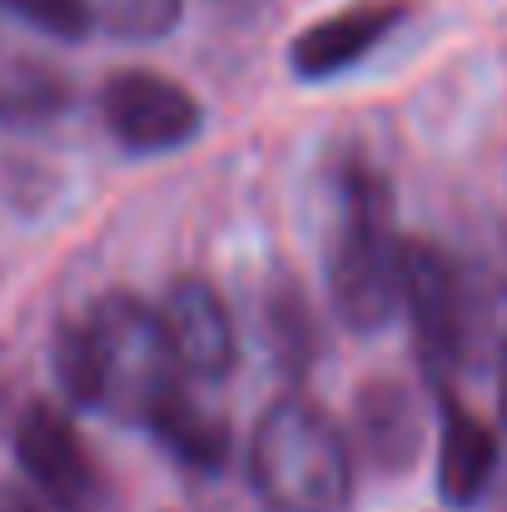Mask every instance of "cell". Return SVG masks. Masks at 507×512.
Returning <instances> with one entry per match:
<instances>
[{
	"label": "cell",
	"mask_w": 507,
	"mask_h": 512,
	"mask_svg": "<svg viewBox=\"0 0 507 512\" xmlns=\"http://www.w3.org/2000/svg\"><path fill=\"white\" fill-rule=\"evenodd\" d=\"M55 373L70 403L100 408L120 423H150L179 388V363L165 339L160 309L135 294H105L55 339Z\"/></svg>",
	"instance_id": "cell-1"
},
{
	"label": "cell",
	"mask_w": 507,
	"mask_h": 512,
	"mask_svg": "<svg viewBox=\"0 0 507 512\" xmlns=\"http://www.w3.org/2000/svg\"><path fill=\"white\" fill-rule=\"evenodd\" d=\"M329 299L338 319L358 334L383 329L403 309V239L393 224V184L368 165H348L338 179Z\"/></svg>",
	"instance_id": "cell-2"
},
{
	"label": "cell",
	"mask_w": 507,
	"mask_h": 512,
	"mask_svg": "<svg viewBox=\"0 0 507 512\" xmlns=\"http://www.w3.org/2000/svg\"><path fill=\"white\" fill-rule=\"evenodd\" d=\"M249 478L274 512H343L353 493L348 438L324 408L279 398L254 428Z\"/></svg>",
	"instance_id": "cell-3"
},
{
	"label": "cell",
	"mask_w": 507,
	"mask_h": 512,
	"mask_svg": "<svg viewBox=\"0 0 507 512\" xmlns=\"http://www.w3.org/2000/svg\"><path fill=\"white\" fill-rule=\"evenodd\" d=\"M403 309L433 373H453L468 363L473 343V304L463 269L428 239H403Z\"/></svg>",
	"instance_id": "cell-4"
},
{
	"label": "cell",
	"mask_w": 507,
	"mask_h": 512,
	"mask_svg": "<svg viewBox=\"0 0 507 512\" xmlns=\"http://www.w3.org/2000/svg\"><path fill=\"white\" fill-rule=\"evenodd\" d=\"M100 115L110 125V135L135 150V155H169L179 145H189L204 125L199 100L155 70H120L110 75V85L100 90Z\"/></svg>",
	"instance_id": "cell-5"
},
{
	"label": "cell",
	"mask_w": 507,
	"mask_h": 512,
	"mask_svg": "<svg viewBox=\"0 0 507 512\" xmlns=\"http://www.w3.org/2000/svg\"><path fill=\"white\" fill-rule=\"evenodd\" d=\"M15 458L25 468V478L40 488V498H50L60 512H95L105 498V483L95 473L90 448L80 443L75 423L50 408V403H30L15 423Z\"/></svg>",
	"instance_id": "cell-6"
},
{
	"label": "cell",
	"mask_w": 507,
	"mask_h": 512,
	"mask_svg": "<svg viewBox=\"0 0 507 512\" xmlns=\"http://www.w3.org/2000/svg\"><path fill=\"white\" fill-rule=\"evenodd\" d=\"M160 324H165V339L184 378H224L234 368L239 358L234 319L209 279H194V274L174 279L160 304Z\"/></svg>",
	"instance_id": "cell-7"
},
{
	"label": "cell",
	"mask_w": 507,
	"mask_h": 512,
	"mask_svg": "<svg viewBox=\"0 0 507 512\" xmlns=\"http://www.w3.org/2000/svg\"><path fill=\"white\" fill-rule=\"evenodd\" d=\"M408 15V0H358L343 5L334 15L314 20L294 45H289V65L299 80H334L343 70H353L358 60H368Z\"/></svg>",
	"instance_id": "cell-8"
},
{
	"label": "cell",
	"mask_w": 507,
	"mask_h": 512,
	"mask_svg": "<svg viewBox=\"0 0 507 512\" xmlns=\"http://www.w3.org/2000/svg\"><path fill=\"white\" fill-rule=\"evenodd\" d=\"M498 473V433L473 418L463 403L443 398V428H438V493L448 508H478L488 483Z\"/></svg>",
	"instance_id": "cell-9"
},
{
	"label": "cell",
	"mask_w": 507,
	"mask_h": 512,
	"mask_svg": "<svg viewBox=\"0 0 507 512\" xmlns=\"http://www.w3.org/2000/svg\"><path fill=\"white\" fill-rule=\"evenodd\" d=\"M358 438L378 468H408L423 448V413L418 398L398 383H368L358 398Z\"/></svg>",
	"instance_id": "cell-10"
},
{
	"label": "cell",
	"mask_w": 507,
	"mask_h": 512,
	"mask_svg": "<svg viewBox=\"0 0 507 512\" xmlns=\"http://www.w3.org/2000/svg\"><path fill=\"white\" fill-rule=\"evenodd\" d=\"M145 428L160 438V448H165L169 458H179L194 473H219L224 458H229V428H224V418L209 413L204 403H194L179 388L150 413Z\"/></svg>",
	"instance_id": "cell-11"
},
{
	"label": "cell",
	"mask_w": 507,
	"mask_h": 512,
	"mask_svg": "<svg viewBox=\"0 0 507 512\" xmlns=\"http://www.w3.org/2000/svg\"><path fill=\"white\" fill-rule=\"evenodd\" d=\"M70 100L65 80L35 60H0V125H35L60 115Z\"/></svg>",
	"instance_id": "cell-12"
},
{
	"label": "cell",
	"mask_w": 507,
	"mask_h": 512,
	"mask_svg": "<svg viewBox=\"0 0 507 512\" xmlns=\"http://www.w3.org/2000/svg\"><path fill=\"white\" fill-rule=\"evenodd\" d=\"M95 30H110L115 40H160L179 25L184 0H85Z\"/></svg>",
	"instance_id": "cell-13"
},
{
	"label": "cell",
	"mask_w": 507,
	"mask_h": 512,
	"mask_svg": "<svg viewBox=\"0 0 507 512\" xmlns=\"http://www.w3.org/2000/svg\"><path fill=\"white\" fill-rule=\"evenodd\" d=\"M0 5H5L10 15L30 20L35 30L55 35V40H85V35L95 30L85 0H0Z\"/></svg>",
	"instance_id": "cell-14"
},
{
	"label": "cell",
	"mask_w": 507,
	"mask_h": 512,
	"mask_svg": "<svg viewBox=\"0 0 507 512\" xmlns=\"http://www.w3.org/2000/svg\"><path fill=\"white\" fill-rule=\"evenodd\" d=\"M0 512H40L30 498H20V493H10V488H0Z\"/></svg>",
	"instance_id": "cell-15"
},
{
	"label": "cell",
	"mask_w": 507,
	"mask_h": 512,
	"mask_svg": "<svg viewBox=\"0 0 507 512\" xmlns=\"http://www.w3.org/2000/svg\"><path fill=\"white\" fill-rule=\"evenodd\" d=\"M498 408H503V423H507V353H503V373H498Z\"/></svg>",
	"instance_id": "cell-16"
}]
</instances>
